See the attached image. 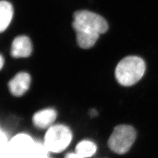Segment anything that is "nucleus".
Returning <instances> with one entry per match:
<instances>
[{
  "mask_svg": "<svg viewBox=\"0 0 158 158\" xmlns=\"http://www.w3.org/2000/svg\"><path fill=\"white\" fill-rule=\"evenodd\" d=\"M97 112H96V110H92V111H91V115L93 116V117H94L95 115H97Z\"/></svg>",
  "mask_w": 158,
  "mask_h": 158,
  "instance_id": "13",
  "label": "nucleus"
},
{
  "mask_svg": "<svg viewBox=\"0 0 158 158\" xmlns=\"http://www.w3.org/2000/svg\"><path fill=\"white\" fill-rule=\"evenodd\" d=\"M4 62V58L2 55H1V57H0V68H1V69H2V68L3 67Z\"/></svg>",
  "mask_w": 158,
  "mask_h": 158,
  "instance_id": "12",
  "label": "nucleus"
},
{
  "mask_svg": "<svg viewBox=\"0 0 158 158\" xmlns=\"http://www.w3.org/2000/svg\"><path fill=\"white\" fill-rule=\"evenodd\" d=\"M97 147L95 143L89 140L80 142L76 147V152L84 158H90L96 154Z\"/></svg>",
  "mask_w": 158,
  "mask_h": 158,
  "instance_id": "10",
  "label": "nucleus"
},
{
  "mask_svg": "<svg viewBox=\"0 0 158 158\" xmlns=\"http://www.w3.org/2000/svg\"><path fill=\"white\" fill-rule=\"evenodd\" d=\"M65 158H85L83 157V156H81L80 155H79V153H77L75 152V153H68L66 155V156H65Z\"/></svg>",
  "mask_w": 158,
  "mask_h": 158,
  "instance_id": "11",
  "label": "nucleus"
},
{
  "mask_svg": "<svg viewBox=\"0 0 158 158\" xmlns=\"http://www.w3.org/2000/svg\"><path fill=\"white\" fill-rule=\"evenodd\" d=\"M136 137V132L134 127L128 125H119L113 131L108 145L114 152L123 155L130 151Z\"/></svg>",
  "mask_w": 158,
  "mask_h": 158,
  "instance_id": "3",
  "label": "nucleus"
},
{
  "mask_svg": "<svg viewBox=\"0 0 158 158\" xmlns=\"http://www.w3.org/2000/svg\"><path fill=\"white\" fill-rule=\"evenodd\" d=\"M32 52V45L30 39L26 36H19L12 42L11 54L15 58L28 57Z\"/></svg>",
  "mask_w": 158,
  "mask_h": 158,
  "instance_id": "7",
  "label": "nucleus"
},
{
  "mask_svg": "<svg viewBox=\"0 0 158 158\" xmlns=\"http://www.w3.org/2000/svg\"><path fill=\"white\" fill-rule=\"evenodd\" d=\"M31 78L26 72H19L8 83V88L13 96L20 97L28 90Z\"/></svg>",
  "mask_w": 158,
  "mask_h": 158,
  "instance_id": "6",
  "label": "nucleus"
},
{
  "mask_svg": "<svg viewBox=\"0 0 158 158\" xmlns=\"http://www.w3.org/2000/svg\"><path fill=\"white\" fill-rule=\"evenodd\" d=\"M145 71L146 64L141 57L129 56L118 63L115 70V76L120 85L129 87L138 83Z\"/></svg>",
  "mask_w": 158,
  "mask_h": 158,
  "instance_id": "1",
  "label": "nucleus"
},
{
  "mask_svg": "<svg viewBox=\"0 0 158 158\" xmlns=\"http://www.w3.org/2000/svg\"><path fill=\"white\" fill-rule=\"evenodd\" d=\"M73 135L67 126L58 124L49 128L44 138L46 149L52 153L62 152L71 143Z\"/></svg>",
  "mask_w": 158,
  "mask_h": 158,
  "instance_id": "2",
  "label": "nucleus"
},
{
  "mask_svg": "<svg viewBox=\"0 0 158 158\" xmlns=\"http://www.w3.org/2000/svg\"><path fill=\"white\" fill-rule=\"evenodd\" d=\"M57 117L56 111L52 108H46L35 113L32 118L34 124L40 129L48 128Z\"/></svg>",
  "mask_w": 158,
  "mask_h": 158,
  "instance_id": "8",
  "label": "nucleus"
},
{
  "mask_svg": "<svg viewBox=\"0 0 158 158\" xmlns=\"http://www.w3.org/2000/svg\"><path fill=\"white\" fill-rule=\"evenodd\" d=\"M74 21L95 30L100 34L107 31L108 25L102 16L89 11H79L74 14Z\"/></svg>",
  "mask_w": 158,
  "mask_h": 158,
  "instance_id": "4",
  "label": "nucleus"
},
{
  "mask_svg": "<svg viewBox=\"0 0 158 158\" xmlns=\"http://www.w3.org/2000/svg\"><path fill=\"white\" fill-rule=\"evenodd\" d=\"M72 25L76 32L77 42L80 48L89 49L95 45L100 34L95 30L76 21H73Z\"/></svg>",
  "mask_w": 158,
  "mask_h": 158,
  "instance_id": "5",
  "label": "nucleus"
},
{
  "mask_svg": "<svg viewBox=\"0 0 158 158\" xmlns=\"http://www.w3.org/2000/svg\"><path fill=\"white\" fill-rule=\"evenodd\" d=\"M14 14L11 4L6 1L0 2V31L4 32L11 22Z\"/></svg>",
  "mask_w": 158,
  "mask_h": 158,
  "instance_id": "9",
  "label": "nucleus"
}]
</instances>
